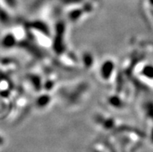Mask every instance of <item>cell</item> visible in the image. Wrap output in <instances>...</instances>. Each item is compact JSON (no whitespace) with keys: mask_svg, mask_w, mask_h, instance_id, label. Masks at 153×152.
Listing matches in <instances>:
<instances>
[{"mask_svg":"<svg viewBox=\"0 0 153 152\" xmlns=\"http://www.w3.org/2000/svg\"><path fill=\"white\" fill-rule=\"evenodd\" d=\"M114 70V64L111 62H105L103 65V67H102V70H101V73L103 77L105 79H107L110 75L112 74V71Z\"/></svg>","mask_w":153,"mask_h":152,"instance_id":"6da1fadb","label":"cell"},{"mask_svg":"<svg viewBox=\"0 0 153 152\" xmlns=\"http://www.w3.org/2000/svg\"><path fill=\"white\" fill-rule=\"evenodd\" d=\"M144 75L149 78H153V67L152 66H148L143 71Z\"/></svg>","mask_w":153,"mask_h":152,"instance_id":"7a4b0ae2","label":"cell"},{"mask_svg":"<svg viewBox=\"0 0 153 152\" xmlns=\"http://www.w3.org/2000/svg\"><path fill=\"white\" fill-rule=\"evenodd\" d=\"M2 142V138H1V137H0V144H1V143Z\"/></svg>","mask_w":153,"mask_h":152,"instance_id":"3957f363","label":"cell"},{"mask_svg":"<svg viewBox=\"0 0 153 152\" xmlns=\"http://www.w3.org/2000/svg\"><path fill=\"white\" fill-rule=\"evenodd\" d=\"M152 141H153V132H152Z\"/></svg>","mask_w":153,"mask_h":152,"instance_id":"277c9868","label":"cell"},{"mask_svg":"<svg viewBox=\"0 0 153 152\" xmlns=\"http://www.w3.org/2000/svg\"><path fill=\"white\" fill-rule=\"evenodd\" d=\"M151 2H152V3H153V0H151Z\"/></svg>","mask_w":153,"mask_h":152,"instance_id":"5b68a950","label":"cell"}]
</instances>
